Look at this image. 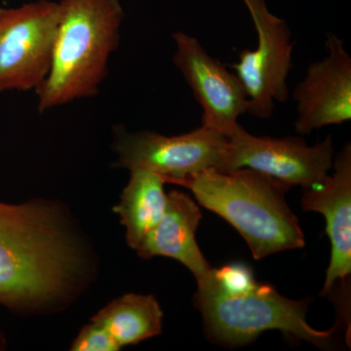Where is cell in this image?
Here are the masks:
<instances>
[{"label": "cell", "mask_w": 351, "mask_h": 351, "mask_svg": "<svg viewBox=\"0 0 351 351\" xmlns=\"http://www.w3.org/2000/svg\"><path fill=\"white\" fill-rule=\"evenodd\" d=\"M84 265L61 208L49 201H0V304L27 311L66 301Z\"/></svg>", "instance_id": "1"}, {"label": "cell", "mask_w": 351, "mask_h": 351, "mask_svg": "<svg viewBox=\"0 0 351 351\" xmlns=\"http://www.w3.org/2000/svg\"><path fill=\"white\" fill-rule=\"evenodd\" d=\"M174 184L189 189L201 206L230 223L256 260L306 244L299 219L286 201L291 186L269 176L249 168L211 169Z\"/></svg>", "instance_id": "2"}, {"label": "cell", "mask_w": 351, "mask_h": 351, "mask_svg": "<svg viewBox=\"0 0 351 351\" xmlns=\"http://www.w3.org/2000/svg\"><path fill=\"white\" fill-rule=\"evenodd\" d=\"M49 71L36 89L40 112L97 94L119 46V0H59Z\"/></svg>", "instance_id": "3"}, {"label": "cell", "mask_w": 351, "mask_h": 351, "mask_svg": "<svg viewBox=\"0 0 351 351\" xmlns=\"http://www.w3.org/2000/svg\"><path fill=\"white\" fill-rule=\"evenodd\" d=\"M208 274L197 280L195 302L208 338L215 343L230 348L245 346L269 330H279L319 348L331 341L334 329L318 331L307 323L308 300L288 299L269 284L258 282L241 292H226Z\"/></svg>", "instance_id": "4"}, {"label": "cell", "mask_w": 351, "mask_h": 351, "mask_svg": "<svg viewBox=\"0 0 351 351\" xmlns=\"http://www.w3.org/2000/svg\"><path fill=\"white\" fill-rule=\"evenodd\" d=\"M58 2L0 7V92L38 89L49 71L59 24Z\"/></svg>", "instance_id": "5"}, {"label": "cell", "mask_w": 351, "mask_h": 351, "mask_svg": "<svg viewBox=\"0 0 351 351\" xmlns=\"http://www.w3.org/2000/svg\"><path fill=\"white\" fill-rule=\"evenodd\" d=\"M228 144V136L203 126L179 136L119 128L114 149L119 167L152 171L174 184L203 171L223 170Z\"/></svg>", "instance_id": "6"}, {"label": "cell", "mask_w": 351, "mask_h": 351, "mask_svg": "<svg viewBox=\"0 0 351 351\" xmlns=\"http://www.w3.org/2000/svg\"><path fill=\"white\" fill-rule=\"evenodd\" d=\"M250 13L257 32L254 50L239 52L232 68L239 78L249 100L248 113L258 119H269L274 101H287V77L292 69V32L287 23L274 15L265 0H241Z\"/></svg>", "instance_id": "7"}, {"label": "cell", "mask_w": 351, "mask_h": 351, "mask_svg": "<svg viewBox=\"0 0 351 351\" xmlns=\"http://www.w3.org/2000/svg\"><path fill=\"white\" fill-rule=\"evenodd\" d=\"M332 136L308 145L297 137H258L241 125L228 137L223 170L249 168L304 189L318 186L332 168Z\"/></svg>", "instance_id": "8"}, {"label": "cell", "mask_w": 351, "mask_h": 351, "mask_svg": "<svg viewBox=\"0 0 351 351\" xmlns=\"http://www.w3.org/2000/svg\"><path fill=\"white\" fill-rule=\"evenodd\" d=\"M176 51L173 63L202 108L201 126L232 136L239 117L248 112L249 100L243 85L225 64L212 57L195 36L173 34Z\"/></svg>", "instance_id": "9"}, {"label": "cell", "mask_w": 351, "mask_h": 351, "mask_svg": "<svg viewBox=\"0 0 351 351\" xmlns=\"http://www.w3.org/2000/svg\"><path fill=\"white\" fill-rule=\"evenodd\" d=\"M325 45L328 56L307 66L293 94L297 101L295 129L300 135L351 119V58L334 34H327Z\"/></svg>", "instance_id": "10"}, {"label": "cell", "mask_w": 351, "mask_h": 351, "mask_svg": "<svg viewBox=\"0 0 351 351\" xmlns=\"http://www.w3.org/2000/svg\"><path fill=\"white\" fill-rule=\"evenodd\" d=\"M332 175L318 186L306 189L304 211L318 212L326 219L331 260L321 295L329 294L339 280L351 272V145L346 144L332 160Z\"/></svg>", "instance_id": "11"}, {"label": "cell", "mask_w": 351, "mask_h": 351, "mask_svg": "<svg viewBox=\"0 0 351 351\" xmlns=\"http://www.w3.org/2000/svg\"><path fill=\"white\" fill-rule=\"evenodd\" d=\"M201 218L199 207L191 196L179 191H170L162 219L136 250L138 255L143 258L156 256L174 258L199 280L212 269L196 243L195 232Z\"/></svg>", "instance_id": "12"}, {"label": "cell", "mask_w": 351, "mask_h": 351, "mask_svg": "<svg viewBox=\"0 0 351 351\" xmlns=\"http://www.w3.org/2000/svg\"><path fill=\"white\" fill-rule=\"evenodd\" d=\"M128 184L113 211L126 228V241L137 250L145 237L158 225L165 212L167 193L162 176L147 170L130 171Z\"/></svg>", "instance_id": "13"}, {"label": "cell", "mask_w": 351, "mask_h": 351, "mask_svg": "<svg viewBox=\"0 0 351 351\" xmlns=\"http://www.w3.org/2000/svg\"><path fill=\"white\" fill-rule=\"evenodd\" d=\"M162 317L154 295L127 294L110 302L91 320L105 328L122 348L160 334Z\"/></svg>", "instance_id": "14"}, {"label": "cell", "mask_w": 351, "mask_h": 351, "mask_svg": "<svg viewBox=\"0 0 351 351\" xmlns=\"http://www.w3.org/2000/svg\"><path fill=\"white\" fill-rule=\"evenodd\" d=\"M120 346L101 324L91 320L71 345L73 351H119Z\"/></svg>", "instance_id": "15"}, {"label": "cell", "mask_w": 351, "mask_h": 351, "mask_svg": "<svg viewBox=\"0 0 351 351\" xmlns=\"http://www.w3.org/2000/svg\"><path fill=\"white\" fill-rule=\"evenodd\" d=\"M3 348V339H2L1 335H0V350Z\"/></svg>", "instance_id": "16"}]
</instances>
